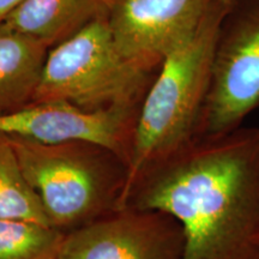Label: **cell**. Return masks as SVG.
<instances>
[{"mask_svg": "<svg viewBox=\"0 0 259 259\" xmlns=\"http://www.w3.org/2000/svg\"><path fill=\"white\" fill-rule=\"evenodd\" d=\"M138 114L139 109L85 111L63 101L38 102L0 115V132L47 144L72 141L100 144L120 156L128 169Z\"/></svg>", "mask_w": 259, "mask_h": 259, "instance_id": "ba28073f", "label": "cell"}, {"mask_svg": "<svg viewBox=\"0 0 259 259\" xmlns=\"http://www.w3.org/2000/svg\"><path fill=\"white\" fill-rule=\"evenodd\" d=\"M125 206L173 216L183 259H259V125L196 138L144 173Z\"/></svg>", "mask_w": 259, "mask_h": 259, "instance_id": "6da1fadb", "label": "cell"}, {"mask_svg": "<svg viewBox=\"0 0 259 259\" xmlns=\"http://www.w3.org/2000/svg\"><path fill=\"white\" fill-rule=\"evenodd\" d=\"M64 236L44 223L0 219V259H57Z\"/></svg>", "mask_w": 259, "mask_h": 259, "instance_id": "7c38bea8", "label": "cell"}, {"mask_svg": "<svg viewBox=\"0 0 259 259\" xmlns=\"http://www.w3.org/2000/svg\"><path fill=\"white\" fill-rule=\"evenodd\" d=\"M112 0H23L3 27L57 46L95 19L108 15Z\"/></svg>", "mask_w": 259, "mask_h": 259, "instance_id": "9c48e42d", "label": "cell"}, {"mask_svg": "<svg viewBox=\"0 0 259 259\" xmlns=\"http://www.w3.org/2000/svg\"><path fill=\"white\" fill-rule=\"evenodd\" d=\"M259 107V0H229L220 27L198 137L244 125Z\"/></svg>", "mask_w": 259, "mask_h": 259, "instance_id": "5b68a950", "label": "cell"}, {"mask_svg": "<svg viewBox=\"0 0 259 259\" xmlns=\"http://www.w3.org/2000/svg\"><path fill=\"white\" fill-rule=\"evenodd\" d=\"M107 16L51 48L32 103L63 101L85 111L141 109L157 72L141 69L121 53Z\"/></svg>", "mask_w": 259, "mask_h": 259, "instance_id": "277c9868", "label": "cell"}, {"mask_svg": "<svg viewBox=\"0 0 259 259\" xmlns=\"http://www.w3.org/2000/svg\"><path fill=\"white\" fill-rule=\"evenodd\" d=\"M23 0H0V23L12 10L17 8Z\"/></svg>", "mask_w": 259, "mask_h": 259, "instance_id": "4fadbf2b", "label": "cell"}, {"mask_svg": "<svg viewBox=\"0 0 259 259\" xmlns=\"http://www.w3.org/2000/svg\"><path fill=\"white\" fill-rule=\"evenodd\" d=\"M50 46L0 24V115L34 102Z\"/></svg>", "mask_w": 259, "mask_h": 259, "instance_id": "30bf717a", "label": "cell"}, {"mask_svg": "<svg viewBox=\"0 0 259 259\" xmlns=\"http://www.w3.org/2000/svg\"><path fill=\"white\" fill-rule=\"evenodd\" d=\"M184 246L169 213L124 206L66 233L57 259H183Z\"/></svg>", "mask_w": 259, "mask_h": 259, "instance_id": "8992f818", "label": "cell"}, {"mask_svg": "<svg viewBox=\"0 0 259 259\" xmlns=\"http://www.w3.org/2000/svg\"><path fill=\"white\" fill-rule=\"evenodd\" d=\"M228 4L229 0H215L198 27L158 69L139 109L121 208L144 173L198 138Z\"/></svg>", "mask_w": 259, "mask_h": 259, "instance_id": "7a4b0ae2", "label": "cell"}, {"mask_svg": "<svg viewBox=\"0 0 259 259\" xmlns=\"http://www.w3.org/2000/svg\"><path fill=\"white\" fill-rule=\"evenodd\" d=\"M0 219L51 226L38 196L28 183L8 135L0 132Z\"/></svg>", "mask_w": 259, "mask_h": 259, "instance_id": "8fae6325", "label": "cell"}, {"mask_svg": "<svg viewBox=\"0 0 259 259\" xmlns=\"http://www.w3.org/2000/svg\"><path fill=\"white\" fill-rule=\"evenodd\" d=\"M215 0H112L108 23L121 53L157 72L166 57L198 27Z\"/></svg>", "mask_w": 259, "mask_h": 259, "instance_id": "52a82bcc", "label": "cell"}, {"mask_svg": "<svg viewBox=\"0 0 259 259\" xmlns=\"http://www.w3.org/2000/svg\"><path fill=\"white\" fill-rule=\"evenodd\" d=\"M9 137L52 227L66 234L121 208L127 163L112 150L90 142Z\"/></svg>", "mask_w": 259, "mask_h": 259, "instance_id": "3957f363", "label": "cell"}]
</instances>
